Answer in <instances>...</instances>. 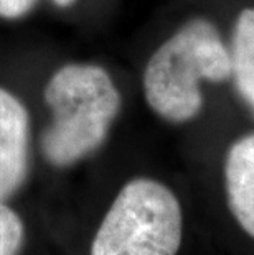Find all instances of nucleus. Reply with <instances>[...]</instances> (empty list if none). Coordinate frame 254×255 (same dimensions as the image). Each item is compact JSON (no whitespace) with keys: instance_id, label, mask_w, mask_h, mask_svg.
<instances>
[{"instance_id":"obj_1","label":"nucleus","mask_w":254,"mask_h":255,"mask_svg":"<svg viewBox=\"0 0 254 255\" xmlns=\"http://www.w3.org/2000/svg\"><path fill=\"white\" fill-rule=\"evenodd\" d=\"M43 101L50 122L40 150L48 165L68 168L96 153L109 137L122 97L112 76L94 63H68L48 78Z\"/></svg>"},{"instance_id":"obj_2","label":"nucleus","mask_w":254,"mask_h":255,"mask_svg":"<svg viewBox=\"0 0 254 255\" xmlns=\"http://www.w3.org/2000/svg\"><path fill=\"white\" fill-rule=\"evenodd\" d=\"M231 79V56L213 21H185L162 43L145 64L144 97L157 116L170 124L193 121L203 109L202 83Z\"/></svg>"},{"instance_id":"obj_3","label":"nucleus","mask_w":254,"mask_h":255,"mask_svg":"<svg viewBox=\"0 0 254 255\" xmlns=\"http://www.w3.org/2000/svg\"><path fill=\"white\" fill-rule=\"evenodd\" d=\"M180 201L152 178H134L112 201L91 255H177L182 244Z\"/></svg>"},{"instance_id":"obj_4","label":"nucleus","mask_w":254,"mask_h":255,"mask_svg":"<svg viewBox=\"0 0 254 255\" xmlns=\"http://www.w3.org/2000/svg\"><path fill=\"white\" fill-rule=\"evenodd\" d=\"M30 114L17 94L0 86V203L15 196L30 171Z\"/></svg>"},{"instance_id":"obj_5","label":"nucleus","mask_w":254,"mask_h":255,"mask_svg":"<svg viewBox=\"0 0 254 255\" xmlns=\"http://www.w3.org/2000/svg\"><path fill=\"white\" fill-rule=\"evenodd\" d=\"M225 189L231 214L254 239V133L230 146L225 160Z\"/></svg>"},{"instance_id":"obj_6","label":"nucleus","mask_w":254,"mask_h":255,"mask_svg":"<svg viewBox=\"0 0 254 255\" xmlns=\"http://www.w3.org/2000/svg\"><path fill=\"white\" fill-rule=\"evenodd\" d=\"M231 79L254 112V7L238 15L231 36Z\"/></svg>"},{"instance_id":"obj_7","label":"nucleus","mask_w":254,"mask_h":255,"mask_svg":"<svg viewBox=\"0 0 254 255\" xmlns=\"http://www.w3.org/2000/svg\"><path fill=\"white\" fill-rule=\"evenodd\" d=\"M25 246V224L5 203H0V255H20Z\"/></svg>"},{"instance_id":"obj_8","label":"nucleus","mask_w":254,"mask_h":255,"mask_svg":"<svg viewBox=\"0 0 254 255\" xmlns=\"http://www.w3.org/2000/svg\"><path fill=\"white\" fill-rule=\"evenodd\" d=\"M38 0H0V18L20 20L33 12Z\"/></svg>"},{"instance_id":"obj_9","label":"nucleus","mask_w":254,"mask_h":255,"mask_svg":"<svg viewBox=\"0 0 254 255\" xmlns=\"http://www.w3.org/2000/svg\"><path fill=\"white\" fill-rule=\"evenodd\" d=\"M76 2L78 0H53V3L59 8H69V7H73Z\"/></svg>"}]
</instances>
